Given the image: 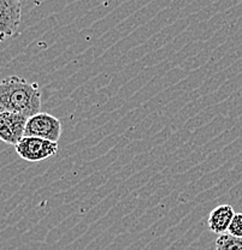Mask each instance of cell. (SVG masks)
<instances>
[{
	"label": "cell",
	"mask_w": 242,
	"mask_h": 250,
	"mask_svg": "<svg viewBox=\"0 0 242 250\" xmlns=\"http://www.w3.org/2000/svg\"><path fill=\"white\" fill-rule=\"evenodd\" d=\"M41 90L24 77L9 76L0 83V112H14L27 118L40 113Z\"/></svg>",
	"instance_id": "obj_1"
},
{
	"label": "cell",
	"mask_w": 242,
	"mask_h": 250,
	"mask_svg": "<svg viewBox=\"0 0 242 250\" xmlns=\"http://www.w3.org/2000/svg\"><path fill=\"white\" fill-rule=\"evenodd\" d=\"M15 149L20 158L29 163H39V161L56 155L59 150V146L58 142H53V141L34 136H24L15 146Z\"/></svg>",
	"instance_id": "obj_2"
},
{
	"label": "cell",
	"mask_w": 242,
	"mask_h": 250,
	"mask_svg": "<svg viewBox=\"0 0 242 250\" xmlns=\"http://www.w3.org/2000/svg\"><path fill=\"white\" fill-rule=\"evenodd\" d=\"M24 136H34L58 142L62 136V123L57 117L45 112L28 118Z\"/></svg>",
	"instance_id": "obj_3"
},
{
	"label": "cell",
	"mask_w": 242,
	"mask_h": 250,
	"mask_svg": "<svg viewBox=\"0 0 242 250\" xmlns=\"http://www.w3.org/2000/svg\"><path fill=\"white\" fill-rule=\"evenodd\" d=\"M22 18V0H0V40L17 35Z\"/></svg>",
	"instance_id": "obj_4"
},
{
	"label": "cell",
	"mask_w": 242,
	"mask_h": 250,
	"mask_svg": "<svg viewBox=\"0 0 242 250\" xmlns=\"http://www.w3.org/2000/svg\"><path fill=\"white\" fill-rule=\"evenodd\" d=\"M28 118L14 112H0V139L7 145L16 146L25 135Z\"/></svg>",
	"instance_id": "obj_5"
},
{
	"label": "cell",
	"mask_w": 242,
	"mask_h": 250,
	"mask_svg": "<svg viewBox=\"0 0 242 250\" xmlns=\"http://www.w3.org/2000/svg\"><path fill=\"white\" fill-rule=\"evenodd\" d=\"M234 215H235V212H234L233 206L230 205H220L211 210L209 219H207V225L211 232L217 234L228 232Z\"/></svg>",
	"instance_id": "obj_6"
},
{
	"label": "cell",
	"mask_w": 242,
	"mask_h": 250,
	"mask_svg": "<svg viewBox=\"0 0 242 250\" xmlns=\"http://www.w3.org/2000/svg\"><path fill=\"white\" fill-rule=\"evenodd\" d=\"M216 250H242V238L223 233L216 239Z\"/></svg>",
	"instance_id": "obj_7"
},
{
	"label": "cell",
	"mask_w": 242,
	"mask_h": 250,
	"mask_svg": "<svg viewBox=\"0 0 242 250\" xmlns=\"http://www.w3.org/2000/svg\"><path fill=\"white\" fill-rule=\"evenodd\" d=\"M228 233L242 238V213H235L230 226H229Z\"/></svg>",
	"instance_id": "obj_8"
}]
</instances>
